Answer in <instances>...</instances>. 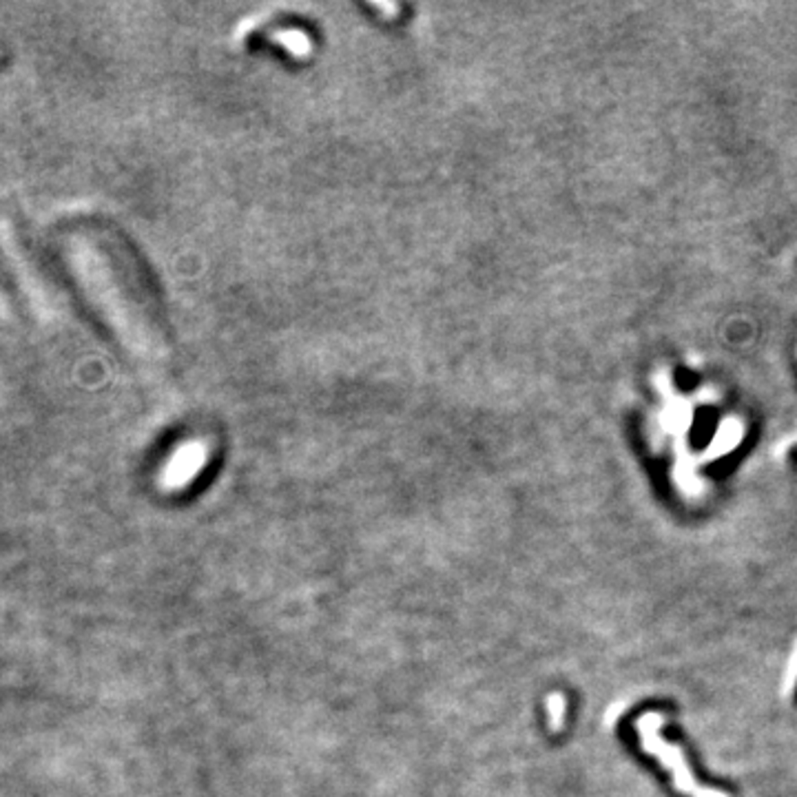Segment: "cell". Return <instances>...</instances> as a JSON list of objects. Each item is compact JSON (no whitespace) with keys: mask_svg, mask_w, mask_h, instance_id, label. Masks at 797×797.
Instances as JSON below:
<instances>
[{"mask_svg":"<svg viewBox=\"0 0 797 797\" xmlns=\"http://www.w3.org/2000/svg\"><path fill=\"white\" fill-rule=\"evenodd\" d=\"M87 277L122 346L138 360L160 363L171 352L167 313L138 255L109 233L89 244Z\"/></svg>","mask_w":797,"mask_h":797,"instance_id":"cell-1","label":"cell"},{"mask_svg":"<svg viewBox=\"0 0 797 797\" xmlns=\"http://www.w3.org/2000/svg\"><path fill=\"white\" fill-rule=\"evenodd\" d=\"M204 463H206L204 443L197 441L186 443V446H182L180 450H176V455L171 456L169 465L164 468L162 485L169 489H182L184 485L191 483L193 476H197V472L204 468Z\"/></svg>","mask_w":797,"mask_h":797,"instance_id":"cell-2","label":"cell"}]
</instances>
